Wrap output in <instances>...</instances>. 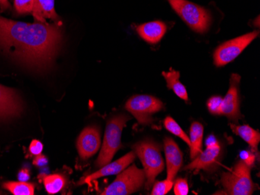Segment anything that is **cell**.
I'll list each match as a JSON object with an SVG mask.
<instances>
[{
  "label": "cell",
  "instance_id": "24",
  "mask_svg": "<svg viewBox=\"0 0 260 195\" xmlns=\"http://www.w3.org/2000/svg\"><path fill=\"white\" fill-rule=\"evenodd\" d=\"M173 181L170 180H165L163 181L156 182L153 184V190L151 191L152 195H165L170 191L173 187Z\"/></svg>",
  "mask_w": 260,
  "mask_h": 195
},
{
  "label": "cell",
  "instance_id": "20",
  "mask_svg": "<svg viewBox=\"0 0 260 195\" xmlns=\"http://www.w3.org/2000/svg\"><path fill=\"white\" fill-rule=\"evenodd\" d=\"M3 187L14 195L35 194V184L27 182H6Z\"/></svg>",
  "mask_w": 260,
  "mask_h": 195
},
{
  "label": "cell",
  "instance_id": "15",
  "mask_svg": "<svg viewBox=\"0 0 260 195\" xmlns=\"http://www.w3.org/2000/svg\"><path fill=\"white\" fill-rule=\"evenodd\" d=\"M139 35L150 44H157L167 31V26L161 21H152L137 27Z\"/></svg>",
  "mask_w": 260,
  "mask_h": 195
},
{
  "label": "cell",
  "instance_id": "9",
  "mask_svg": "<svg viewBox=\"0 0 260 195\" xmlns=\"http://www.w3.org/2000/svg\"><path fill=\"white\" fill-rule=\"evenodd\" d=\"M23 111L20 94L14 89L0 84V122L19 117Z\"/></svg>",
  "mask_w": 260,
  "mask_h": 195
},
{
  "label": "cell",
  "instance_id": "30",
  "mask_svg": "<svg viewBox=\"0 0 260 195\" xmlns=\"http://www.w3.org/2000/svg\"><path fill=\"white\" fill-rule=\"evenodd\" d=\"M30 179V172L26 169L20 170L18 174V180L20 181L27 182Z\"/></svg>",
  "mask_w": 260,
  "mask_h": 195
},
{
  "label": "cell",
  "instance_id": "17",
  "mask_svg": "<svg viewBox=\"0 0 260 195\" xmlns=\"http://www.w3.org/2000/svg\"><path fill=\"white\" fill-rule=\"evenodd\" d=\"M231 129L234 133L239 135L243 140L250 145L251 148L256 151L258 142L260 140L259 132L252 129L249 125H235L233 124L230 125Z\"/></svg>",
  "mask_w": 260,
  "mask_h": 195
},
{
  "label": "cell",
  "instance_id": "4",
  "mask_svg": "<svg viewBox=\"0 0 260 195\" xmlns=\"http://www.w3.org/2000/svg\"><path fill=\"white\" fill-rule=\"evenodd\" d=\"M129 117L125 114L115 116L108 122L105 129L104 142L99 158L96 160V167L101 168L112 161L115 154L121 147L122 129Z\"/></svg>",
  "mask_w": 260,
  "mask_h": 195
},
{
  "label": "cell",
  "instance_id": "19",
  "mask_svg": "<svg viewBox=\"0 0 260 195\" xmlns=\"http://www.w3.org/2000/svg\"><path fill=\"white\" fill-rule=\"evenodd\" d=\"M162 75L167 82L168 88L173 90L174 93L182 100L188 101V97L186 89L179 80L180 72L179 71L171 70L170 72H162Z\"/></svg>",
  "mask_w": 260,
  "mask_h": 195
},
{
  "label": "cell",
  "instance_id": "18",
  "mask_svg": "<svg viewBox=\"0 0 260 195\" xmlns=\"http://www.w3.org/2000/svg\"><path fill=\"white\" fill-rule=\"evenodd\" d=\"M204 126L200 122H193L190 128V157L192 160L198 157L202 151Z\"/></svg>",
  "mask_w": 260,
  "mask_h": 195
},
{
  "label": "cell",
  "instance_id": "32",
  "mask_svg": "<svg viewBox=\"0 0 260 195\" xmlns=\"http://www.w3.org/2000/svg\"><path fill=\"white\" fill-rule=\"evenodd\" d=\"M217 143V139H216V138L214 135H210V136L207 138V141H206L207 146H211V145H215V144Z\"/></svg>",
  "mask_w": 260,
  "mask_h": 195
},
{
  "label": "cell",
  "instance_id": "16",
  "mask_svg": "<svg viewBox=\"0 0 260 195\" xmlns=\"http://www.w3.org/2000/svg\"><path fill=\"white\" fill-rule=\"evenodd\" d=\"M32 14L35 20L40 23L47 24V19L53 20L55 24L60 23L55 10V0H35Z\"/></svg>",
  "mask_w": 260,
  "mask_h": 195
},
{
  "label": "cell",
  "instance_id": "26",
  "mask_svg": "<svg viewBox=\"0 0 260 195\" xmlns=\"http://www.w3.org/2000/svg\"><path fill=\"white\" fill-rule=\"evenodd\" d=\"M221 100V97H217V96L212 97L211 98L209 99L207 101V107H208L209 111L212 114L219 115V108H220Z\"/></svg>",
  "mask_w": 260,
  "mask_h": 195
},
{
  "label": "cell",
  "instance_id": "10",
  "mask_svg": "<svg viewBox=\"0 0 260 195\" xmlns=\"http://www.w3.org/2000/svg\"><path fill=\"white\" fill-rule=\"evenodd\" d=\"M241 76L232 74L230 80V88L224 98H222L219 108V115H224L232 122H238L240 119L239 110V87Z\"/></svg>",
  "mask_w": 260,
  "mask_h": 195
},
{
  "label": "cell",
  "instance_id": "5",
  "mask_svg": "<svg viewBox=\"0 0 260 195\" xmlns=\"http://www.w3.org/2000/svg\"><path fill=\"white\" fill-rule=\"evenodd\" d=\"M221 183L229 194L250 195L257 186L251 178L250 167L241 160L232 172L223 173Z\"/></svg>",
  "mask_w": 260,
  "mask_h": 195
},
{
  "label": "cell",
  "instance_id": "28",
  "mask_svg": "<svg viewBox=\"0 0 260 195\" xmlns=\"http://www.w3.org/2000/svg\"><path fill=\"white\" fill-rule=\"evenodd\" d=\"M240 157L242 161H244L247 165L249 166V167L253 165L254 162H255V155L252 152H248V151H242V152H241Z\"/></svg>",
  "mask_w": 260,
  "mask_h": 195
},
{
  "label": "cell",
  "instance_id": "8",
  "mask_svg": "<svg viewBox=\"0 0 260 195\" xmlns=\"http://www.w3.org/2000/svg\"><path fill=\"white\" fill-rule=\"evenodd\" d=\"M258 35V31H252L236 37L220 45L214 53V64L217 67L223 66L236 59L248 45Z\"/></svg>",
  "mask_w": 260,
  "mask_h": 195
},
{
  "label": "cell",
  "instance_id": "22",
  "mask_svg": "<svg viewBox=\"0 0 260 195\" xmlns=\"http://www.w3.org/2000/svg\"><path fill=\"white\" fill-rule=\"evenodd\" d=\"M164 125H165V129L174 134L176 136L182 139L184 142L188 144V146H190V139L187 136L185 132L182 130V128L179 126V124L177 123L172 118L167 117L164 121Z\"/></svg>",
  "mask_w": 260,
  "mask_h": 195
},
{
  "label": "cell",
  "instance_id": "11",
  "mask_svg": "<svg viewBox=\"0 0 260 195\" xmlns=\"http://www.w3.org/2000/svg\"><path fill=\"white\" fill-rule=\"evenodd\" d=\"M100 145V131L93 126L86 128L82 131L77 139V150L83 160H88L93 157L99 151Z\"/></svg>",
  "mask_w": 260,
  "mask_h": 195
},
{
  "label": "cell",
  "instance_id": "1",
  "mask_svg": "<svg viewBox=\"0 0 260 195\" xmlns=\"http://www.w3.org/2000/svg\"><path fill=\"white\" fill-rule=\"evenodd\" d=\"M61 24H27L0 16V51L24 68L49 70L62 48Z\"/></svg>",
  "mask_w": 260,
  "mask_h": 195
},
{
  "label": "cell",
  "instance_id": "25",
  "mask_svg": "<svg viewBox=\"0 0 260 195\" xmlns=\"http://www.w3.org/2000/svg\"><path fill=\"white\" fill-rule=\"evenodd\" d=\"M174 192L175 195H187L188 193V182L185 179L179 178L175 182Z\"/></svg>",
  "mask_w": 260,
  "mask_h": 195
},
{
  "label": "cell",
  "instance_id": "13",
  "mask_svg": "<svg viewBox=\"0 0 260 195\" xmlns=\"http://www.w3.org/2000/svg\"><path fill=\"white\" fill-rule=\"evenodd\" d=\"M166 163H167V179L173 181L183 162V154L176 142L166 137L164 140Z\"/></svg>",
  "mask_w": 260,
  "mask_h": 195
},
{
  "label": "cell",
  "instance_id": "6",
  "mask_svg": "<svg viewBox=\"0 0 260 195\" xmlns=\"http://www.w3.org/2000/svg\"><path fill=\"white\" fill-rule=\"evenodd\" d=\"M145 172L137 168L135 165L131 166L118 174L115 181L110 184L103 195H127L140 190L145 183Z\"/></svg>",
  "mask_w": 260,
  "mask_h": 195
},
{
  "label": "cell",
  "instance_id": "29",
  "mask_svg": "<svg viewBox=\"0 0 260 195\" xmlns=\"http://www.w3.org/2000/svg\"><path fill=\"white\" fill-rule=\"evenodd\" d=\"M33 164L36 167H45L48 164V159L46 158L45 155H41L40 154V155H36L35 160H34Z\"/></svg>",
  "mask_w": 260,
  "mask_h": 195
},
{
  "label": "cell",
  "instance_id": "27",
  "mask_svg": "<svg viewBox=\"0 0 260 195\" xmlns=\"http://www.w3.org/2000/svg\"><path fill=\"white\" fill-rule=\"evenodd\" d=\"M43 150V145L39 140H33L29 146V152L33 155H39Z\"/></svg>",
  "mask_w": 260,
  "mask_h": 195
},
{
  "label": "cell",
  "instance_id": "21",
  "mask_svg": "<svg viewBox=\"0 0 260 195\" xmlns=\"http://www.w3.org/2000/svg\"><path fill=\"white\" fill-rule=\"evenodd\" d=\"M43 183L46 191L49 194H55L63 188L66 180L60 174H52L45 177Z\"/></svg>",
  "mask_w": 260,
  "mask_h": 195
},
{
  "label": "cell",
  "instance_id": "23",
  "mask_svg": "<svg viewBox=\"0 0 260 195\" xmlns=\"http://www.w3.org/2000/svg\"><path fill=\"white\" fill-rule=\"evenodd\" d=\"M35 0H14V8L19 15L32 14Z\"/></svg>",
  "mask_w": 260,
  "mask_h": 195
},
{
  "label": "cell",
  "instance_id": "14",
  "mask_svg": "<svg viewBox=\"0 0 260 195\" xmlns=\"http://www.w3.org/2000/svg\"><path fill=\"white\" fill-rule=\"evenodd\" d=\"M220 155V146L218 142L211 146H207L206 150L201 152L193 161L185 167V170H211L217 164Z\"/></svg>",
  "mask_w": 260,
  "mask_h": 195
},
{
  "label": "cell",
  "instance_id": "3",
  "mask_svg": "<svg viewBox=\"0 0 260 195\" xmlns=\"http://www.w3.org/2000/svg\"><path fill=\"white\" fill-rule=\"evenodd\" d=\"M178 15L197 33H204L211 24V14L207 9L187 0H169Z\"/></svg>",
  "mask_w": 260,
  "mask_h": 195
},
{
  "label": "cell",
  "instance_id": "12",
  "mask_svg": "<svg viewBox=\"0 0 260 195\" xmlns=\"http://www.w3.org/2000/svg\"><path fill=\"white\" fill-rule=\"evenodd\" d=\"M136 158V154L134 151L128 152L126 155L122 157L119 160H116L115 162L109 163L104 167H101L100 170L96 171L95 173L84 177L80 180L79 184L90 183L96 179L101 177H106V176L116 175L119 174L122 170H125L131 163L134 162Z\"/></svg>",
  "mask_w": 260,
  "mask_h": 195
},
{
  "label": "cell",
  "instance_id": "31",
  "mask_svg": "<svg viewBox=\"0 0 260 195\" xmlns=\"http://www.w3.org/2000/svg\"><path fill=\"white\" fill-rule=\"evenodd\" d=\"M11 7L9 0H0V10L1 12H4L5 10H9Z\"/></svg>",
  "mask_w": 260,
  "mask_h": 195
},
{
  "label": "cell",
  "instance_id": "7",
  "mask_svg": "<svg viewBox=\"0 0 260 195\" xmlns=\"http://www.w3.org/2000/svg\"><path fill=\"white\" fill-rule=\"evenodd\" d=\"M163 107V103L159 99L150 95L134 96L125 104V109L142 125L151 124L152 115L161 110Z\"/></svg>",
  "mask_w": 260,
  "mask_h": 195
},
{
  "label": "cell",
  "instance_id": "2",
  "mask_svg": "<svg viewBox=\"0 0 260 195\" xmlns=\"http://www.w3.org/2000/svg\"><path fill=\"white\" fill-rule=\"evenodd\" d=\"M133 148L144 166L147 177L146 188L149 189L153 185L157 176L165 168V162L160 154V147L155 142L146 140L135 144Z\"/></svg>",
  "mask_w": 260,
  "mask_h": 195
}]
</instances>
